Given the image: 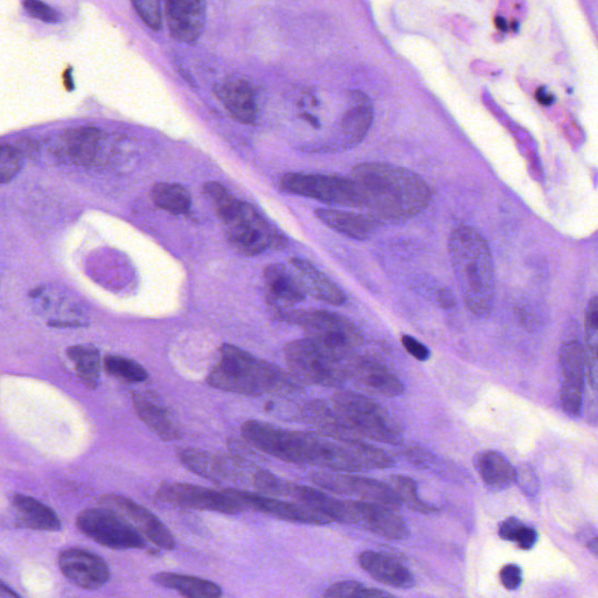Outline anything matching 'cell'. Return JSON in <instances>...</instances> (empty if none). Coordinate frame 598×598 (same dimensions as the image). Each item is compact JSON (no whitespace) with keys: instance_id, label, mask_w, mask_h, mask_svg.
<instances>
[{"instance_id":"cell-1","label":"cell","mask_w":598,"mask_h":598,"mask_svg":"<svg viewBox=\"0 0 598 598\" xmlns=\"http://www.w3.org/2000/svg\"><path fill=\"white\" fill-rule=\"evenodd\" d=\"M352 179L363 190L368 210L381 219L407 220L430 205L431 190L426 180L401 166L359 164L352 171Z\"/></svg>"},{"instance_id":"cell-2","label":"cell","mask_w":598,"mask_h":598,"mask_svg":"<svg viewBox=\"0 0 598 598\" xmlns=\"http://www.w3.org/2000/svg\"><path fill=\"white\" fill-rule=\"evenodd\" d=\"M449 249L465 304L472 314L488 316L495 302V273L488 241L476 228L461 226L451 234Z\"/></svg>"},{"instance_id":"cell-3","label":"cell","mask_w":598,"mask_h":598,"mask_svg":"<svg viewBox=\"0 0 598 598\" xmlns=\"http://www.w3.org/2000/svg\"><path fill=\"white\" fill-rule=\"evenodd\" d=\"M207 384L219 391L247 396L296 392L301 388V382L280 367L231 344L221 346L219 363L208 374Z\"/></svg>"},{"instance_id":"cell-4","label":"cell","mask_w":598,"mask_h":598,"mask_svg":"<svg viewBox=\"0 0 598 598\" xmlns=\"http://www.w3.org/2000/svg\"><path fill=\"white\" fill-rule=\"evenodd\" d=\"M204 193L225 226L227 239L243 255H260L269 247L285 245L284 236L271 227L249 204L236 199L224 185L205 184Z\"/></svg>"},{"instance_id":"cell-5","label":"cell","mask_w":598,"mask_h":598,"mask_svg":"<svg viewBox=\"0 0 598 598\" xmlns=\"http://www.w3.org/2000/svg\"><path fill=\"white\" fill-rule=\"evenodd\" d=\"M241 435L261 453L292 464L314 465L318 434L284 429L267 422L249 420Z\"/></svg>"},{"instance_id":"cell-6","label":"cell","mask_w":598,"mask_h":598,"mask_svg":"<svg viewBox=\"0 0 598 598\" xmlns=\"http://www.w3.org/2000/svg\"><path fill=\"white\" fill-rule=\"evenodd\" d=\"M284 318L307 332L308 338L339 360L352 357L363 342V336L349 319L325 310H296L284 312Z\"/></svg>"},{"instance_id":"cell-7","label":"cell","mask_w":598,"mask_h":598,"mask_svg":"<svg viewBox=\"0 0 598 598\" xmlns=\"http://www.w3.org/2000/svg\"><path fill=\"white\" fill-rule=\"evenodd\" d=\"M332 406L361 437L389 445L403 442L399 424L386 408L368 396L349 391L338 392L333 395Z\"/></svg>"},{"instance_id":"cell-8","label":"cell","mask_w":598,"mask_h":598,"mask_svg":"<svg viewBox=\"0 0 598 598\" xmlns=\"http://www.w3.org/2000/svg\"><path fill=\"white\" fill-rule=\"evenodd\" d=\"M292 377L301 384L339 387L346 381V361L333 357L311 339L294 340L285 347Z\"/></svg>"},{"instance_id":"cell-9","label":"cell","mask_w":598,"mask_h":598,"mask_svg":"<svg viewBox=\"0 0 598 598\" xmlns=\"http://www.w3.org/2000/svg\"><path fill=\"white\" fill-rule=\"evenodd\" d=\"M284 191L322 203L367 208L363 190L353 179L338 176L287 173L281 178Z\"/></svg>"},{"instance_id":"cell-10","label":"cell","mask_w":598,"mask_h":598,"mask_svg":"<svg viewBox=\"0 0 598 598\" xmlns=\"http://www.w3.org/2000/svg\"><path fill=\"white\" fill-rule=\"evenodd\" d=\"M76 527L97 544L116 551L143 549L146 546L137 528L121 513L106 506L82 511L76 518Z\"/></svg>"},{"instance_id":"cell-11","label":"cell","mask_w":598,"mask_h":598,"mask_svg":"<svg viewBox=\"0 0 598 598\" xmlns=\"http://www.w3.org/2000/svg\"><path fill=\"white\" fill-rule=\"evenodd\" d=\"M159 502L183 509L211 511L236 516L247 511L231 489L213 490L189 483H163L156 491Z\"/></svg>"},{"instance_id":"cell-12","label":"cell","mask_w":598,"mask_h":598,"mask_svg":"<svg viewBox=\"0 0 598 598\" xmlns=\"http://www.w3.org/2000/svg\"><path fill=\"white\" fill-rule=\"evenodd\" d=\"M309 481L319 489L340 496H356L365 502L400 509L401 502L389 484L366 477L354 476L349 472H314Z\"/></svg>"},{"instance_id":"cell-13","label":"cell","mask_w":598,"mask_h":598,"mask_svg":"<svg viewBox=\"0 0 598 598\" xmlns=\"http://www.w3.org/2000/svg\"><path fill=\"white\" fill-rule=\"evenodd\" d=\"M340 524L353 525L389 540L408 538L406 521L391 507L365 500H343Z\"/></svg>"},{"instance_id":"cell-14","label":"cell","mask_w":598,"mask_h":598,"mask_svg":"<svg viewBox=\"0 0 598 598\" xmlns=\"http://www.w3.org/2000/svg\"><path fill=\"white\" fill-rule=\"evenodd\" d=\"M560 368L561 407L567 415L579 417L582 413L584 379H586V356H584V346L580 342L572 340L562 346Z\"/></svg>"},{"instance_id":"cell-15","label":"cell","mask_w":598,"mask_h":598,"mask_svg":"<svg viewBox=\"0 0 598 598\" xmlns=\"http://www.w3.org/2000/svg\"><path fill=\"white\" fill-rule=\"evenodd\" d=\"M238 497L247 510H253L266 514V516L276 519L289 521V523L325 526L332 524V521L323 516V514L310 509L307 505L301 503L288 502L277 497L261 495L259 492H250L245 490L231 489Z\"/></svg>"},{"instance_id":"cell-16","label":"cell","mask_w":598,"mask_h":598,"mask_svg":"<svg viewBox=\"0 0 598 598\" xmlns=\"http://www.w3.org/2000/svg\"><path fill=\"white\" fill-rule=\"evenodd\" d=\"M101 504L121 513L143 537L158 548L165 549V551L176 549V539L163 521L134 500L123 496L107 495L101 499Z\"/></svg>"},{"instance_id":"cell-17","label":"cell","mask_w":598,"mask_h":598,"mask_svg":"<svg viewBox=\"0 0 598 598\" xmlns=\"http://www.w3.org/2000/svg\"><path fill=\"white\" fill-rule=\"evenodd\" d=\"M59 567L69 581L82 589L99 590L110 580L107 562L86 549H66L59 556Z\"/></svg>"},{"instance_id":"cell-18","label":"cell","mask_w":598,"mask_h":598,"mask_svg":"<svg viewBox=\"0 0 598 598\" xmlns=\"http://www.w3.org/2000/svg\"><path fill=\"white\" fill-rule=\"evenodd\" d=\"M347 379H352L370 391L396 398L405 393V385L391 368L372 358H354L346 361Z\"/></svg>"},{"instance_id":"cell-19","label":"cell","mask_w":598,"mask_h":598,"mask_svg":"<svg viewBox=\"0 0 598 598\" xmlns=\"http://www.w3.org/2000/svg\"><path fill=\"white\" fill-rule=\"evenodd\" d=\"M166 16L172 37L179 43L194 44L204 31L205 0H166Z\"/></svg>"},{"instance_id":"cell-20","label":"cell","mask_w":598,"mask_h":598,"mask_svg":"<svg viewBox=\"0 0 598 598\" xmlns=\"http://www.w3.org/2000/svg\"><path fill=\"white\" fill-rule=\"evenodd\" d=\"M177 457L187 470L215 484L234 482L238 478L236 477L238 471L232 462L225 457L214 455L210 451L180 448L177 451Z\"/></svg>"},{"instance_id":"cell-21","label":"cell","mask_w":598,"mask_h":598,"mask_svg":"<svg viewBox=\"0 0 598 598\" xmlns=\"http://www.w3.org/2000/svg\"><path fill=\"white\" fill-rule=\"evenodd\" d=\"M358 562L375 581L388 587L410 589L415 586L412 572L392 555L366 551L359 555Z\"/></svg>"},{"instance_id":"cell-22","label":"cell","mask_w":598,"mask_h":598,"mask_svg":"<svg viewBox=\"0 0 598 598\" xmlns=\"http://www.w3.org/2000/svg\"><path fill=\"white\" fill-rule=\"evenodd\" d=\"M303 419L319 430V434L332 440L347 442L363 440L347 423L338 410L324 401H309L302 409Z\"/></svg>"},{"instance_id":"cell-23","label":"cell","mask_w":598,"mask_h":598,"mask_svg":"<svg viewBox=\"0 0 598 598\" xmlns=\"http://www.w3.org/2000/svg\"><path fill=\"white\" fill-rule=\"evenodd\" d=\"M215 93L234 120L242 124H253L256 121V97L247 81L239 78L229 79L224 85L215 87Z\"/></svg>"},{"instance_id":"cell-24","label":"cell","mask_w":598,"mask_h":598,"mask_svg":"<svg viewBox=\"0 0 598 598\" xmlns=\"http://www.w3.org/2000/svg\"><path fill=\"white\" fill-rule=\"evenodd\" d=\"M102 132L94 127L68 131L60 143V156L74 165H89L99 154Z\"/></svg>"},{"instance_id":"cell-25","label":"cell","mask_w":598,"mask_h":598,"mask_svg":"<svg viewBox=\"0 0 598 598\" xmlns=\"http://www.w3.org/2000/svg\"><path fill=\"white\" fill-rule=\"evenodd\" d=\"M316 215L326 226L354 240H366L378 228L370 215L338 210H317Z\"/></svg>"},{"instance_id":"cell-26","label":"cell","mask_w":598,"mask_h":598,"mask_svg":"<svg viewBox=\"0 0 598 598\" xmlns=\"http://www.w3.org/2000/svg\"><path fill=\"white\" fill-rule=\"evenodd\" d=\"M475 468L482 481L492 491L509 489L516 479V468L495 450H486L475 457Z\"/></svg>"},{"instance_id":"cell-27","label":"cell","mask_w":598,"mask_h":598,"mask_svg":"<svg viewBox=\"0 0 598 598\" xmlns=\"http://www.w3.org/2000/svg\"><path fill=\"white\" fill-rule=\"evenodd\" d=\"M292 267L297 271L305 291L319 299V301L332 305H343L346 301L344 292L333 283L328 276L308 261L292 259Z\"/></svg>"},{"instance_id":"cell-28","label":"cell","mask_w":598,"mask_h":598,"mask_svg":"<svg viewBox=\"0 0 598 598\" xmlns=\"http://www.w3.org/2000/svg\"><path fill=\"white\" fill-rule=\"evenodd\" d=\"M132 405L139 419L166 442L177 441L182 437L177 424L173 422L168 410L152 402L141 394L132 395Z\"/></svg>"},{"instance_id":"cell-29","label":"cell","mask_w":598,"mask_h":598,"mask_svg":"<svg viewBox=\"0 0 598 598\" xmlns=\"http://www.w3.org/2000/svg\"><path fill=\"white\" fill-rule=\"evenodd\" d=\"M264 280H266L269 294L276 301L285 304L302 303L305 299V289L298 276L282 266V264H270L264 270Z\"/></svg>"},{"instance_id":"cell-30","label":"cell","mask_w":598,"mask_h":598,"mask_svg":"<svg viewBox=\"0 0 598 598\" xmlns=\"http://www.w3.org/2000/svg\"><path fill=\"white\" fill-rule=\"evenodd\" d=\"M152 581L189 598H218L224 594L217 583L191 575L162 572L152 576Z\"/></svg>"},{"instance_id":"cell-31","label":"cell","mask_w":598,"mask_h":598,"mask_svg":"<svg viewBox=\"0 0 598 598\" xmlns=\"http://www.w3.org/2000/svg\"><path fill=\"white\" fill-rule=\"evenodd\" d=\"M20 518L26 527L38 531H59L61 521L58 514L51 507L44 505L39 500L24 495H16L12 499Z\"/></svg>"},{"instance_id":"cell-32","label":"cell","mask_w":598,"mask_h":598,"mask_svg":"<svg viewBox=\"0 0 598 598\" xmlns=\"http://www.w3.org/2000/svg\"><path fill=\"white\" fill-rule=\"evenodd\" d=\"M352 107L343 118L342 128L347 142L358 144L367 135L373 122V109L363 93H354Z\"/></svg>"},{"instance_id":"cell-33","label":"cell","mask_w":598,"mask_h":598,"mask_svg":"<svg viewBox=\"0 0 598 598\" xmlns=\"http://www.w3.org/2000/svg\"><path fill=\"white\" fill-rule=\"evenodd\" d=\"M67 356L72 360L76 372L83 384L95 389L100 384L101 358L100 352L92 345H76L69 347Z\"/></svg>"},{"instance_id":"cell-34","label":"cell","mask_w":598,"mask_h":598,"mask_svg":"<svg viewBox=\"0 0 598 598\" xmlns=\"http://www.w3.org/2000/svg\"><path fill=\"white\" fill-rule=\"evenodd\" d=\"M152 201L172 214H185L191 208V194L185 186L176 183H158L152 186Z\"/></svg>"},{"instance_id":"cell-35","label":"cell","mask_w":598,"mask_h":598,"mask_svg":"<svg viewBox=\"0 0 598 598\" xmlns=\"http://www.w3.org/2000/svg\"><path fill=\"white\" fill-rule=\"evenodd\" d=\"M586 347H584V356H586V374L589 384L594 391L597 389V332H598V303L597 297L591 299L586 312Z\"/></svg>"},{"instance_id":"cell-36","label":"cell","mask_w":598,"mask_h":598,"mask_svg":"<svg viewBox=\"0 0 598 598\" xmlns=\"http://www.w3.org/2000/svg\"><path fill=\"white\" fill-rule=\"evenodd\" d=\"M389 486L395 492L396 497L399 498L401 504L409 507L410 510L419 513H433L438 512V507L428 502H424L417 491V484L414 479L407 476H392L389 477Z\"/></svg>"},{"instance_id":"cell-37","label":"cell","mask_w":598,"mask_h":598,"mask_svg":"<svg viewBox=\"0 0 598 598\" xmlns=\"http://www.w3.org/2000/svg\"><path fill=\"white\" fill-rule=\"evenodd\" d=\"M499 537L514 542L523 551H531L538 542V532L516 517L507 518L498 527Z\"/></svg>"},{"instance_id":"cell-38","label":"cell","mask_w":598,"mask_h":598,"mask_svg":"<svg viewBox=\"0 0 598 598\" xmlns=\"http://www.w3.org/2000/svg\"><path fill=\"white\" fill-rule=\"evenodd\" d=\"M104 368L113 375L130 384H139L149 379V373L137 361L122 356H108L104 359Z\"/></svg>"},{"instance_id":"cell-39","label":"cell","mask_w":598,"mask_h":598,"mask_svg":"<svg viewBox=\"0 0 598 598\" xmlns=\"http://www.w3.org/2000/svg\"><path fill=\"white\" fill-rule=\"evenodd\" d=\"M324 596L330 598H381L392 597V594L366 587L359 582L342 581L332 584L326 589Z\"/></svg>"},{"instance_id":"cell-40","label":"cell","mask_w":598,"mask_h":598,"mask_svg":"<svg viewBox=\"0 0 598 598\" xmlns=\"http://www.w3.org/2000/svg\"><path fill=\"white\" fill-rule=\"evenodd\" d=\"M253 486L256 492L264 496L289 498L292 483L271 474L267 470H257L253 477Z\"/></svg>"},{"instance_id":"cell-41","label":"cell","mask_w":598,"mask_h":598,"mask_svg":"<svg viewBox=\"0 0 598 598\" xmlns=\"http://www.w3.org/2000/svg\"><path fill=\"white\" fill-rule=\"evenodd\" d=\"M23 165V156L16 148L0 146V184L12 182L22 171Z\"/></svg>"},{"instance_id":"cell-42","label":"cell","mask_w":598,"mask_h":598,"mask_svg":"<svg viewBox=\"0 0 598 598\" xmlns=\"http://www.w3.org/2000/svg\"><path fill=\"white\" fill-rule=\"evenodd\" d=\"M138 16L150 29L159 31L163 26L161 0H131Z\"/></svg>"},{"instance_id":"cell-43","label":"cell","mask_w":598,"mask_h":598,"mask_svg":"<svg viewBox=\"0 0 598 598\" xmlns=\"http://www.w3.org/2000/svg\"><path fill=\"white\" fill-rule=\"evenodd\" d=\"M514 483L519 485L527 496L535 497L539 493L540 483L537 472L530 464H521L516 468V479Z\"/></svg>"},{"instance_id":"cell-44","label":"cell","mask_w":598,"mask_h":598,"mask_svg":"<svg viewBox=\"0 0 598 598\" xmlns=\"http://www.w3.org/2000/svg\"><path fill=\"white\" fill-rule=\"evenodd\" d=\"M23 5L31 17L39 19L41 22L57 24L61 20L59 13L41 0H23Z\"/></svg>"},{"instance_id":"cell-45","label":"cell","mask_w":598,"mask_h":598,"mask_svg":"<svg viewBox=\"0 0 598 598\" xmlns=\"http://www.w3.org/2000/svg\"><path fill=\"white\" fill-rule=\"evenodd\" d=\"M499 579L505 589L516 591L523 584V570L516 563H509L500 570Z\"/></svg>"},{"instance_id":"cell-46","label":"cell","mask_w":598,"mask_h":598,"mask_svg":"<svg viewBox=\"0 0 598 598\" xmlns=\"http://www.w3.org/2000/svg\"><path fill=\"white\" fill-rule=\"evenodd\" d=\"M401 342L410 356L414 357L416 360L427 361L430 358V350L428 347L414 337L403 336Z\"/></svg>"},{"instance_id":"cell-47","label":"cell","mask_w":598,"mask_h":598,"mask_svg":"<svg viewBox=\"0 0 598 598\" xmlns=\"http://www.w3.org/2000/svg\"><path fill=\"white\" fill-rule=\"evenodd\" d=\"M535 99H537L542 106L546 107L552 106L555 101L553 94L548 93L547 89L542 87L537 90V93H535Z\"/></svg>"},{"instance_id":"cell-48","label":"cell","mask_w":598,"mask_h":598,"mask_svg":"<svg viewBox=\"0 0 598 598\" xmlns=\"http://www.w3.org/2000/svg\"><path fill=\"white\" fill-rule=\"evenodd\" d=\"M440 301H441V304L443 305V307L447 308V309L453 307V305H454L453 296H451L450 292H448V291L441 292Z\"/></svg>"},{"instance_id":"cell-49","label":"cell","mask_w":598,"mask_h":598,"mask_svg":"<svg viewBox=\"0 0 598 598\" xmlns=\"http://www.w3.org/2000/svg\"><path fill=\"white\" fill-rule=\"evenodd\" d=\"M0 596L2 597H19L16 591H13L10 587L0 580Z\"/></svg>"},{"instance_id":"cell-50","label":"cell","mask_w":598,"mask_h":598,"mask_svg":"<svg viewBox=\"0 0 598 598\" xmlns=\"http://www.w3.org/2000/svg\"><path fill=\"white\" fill-rule=\"evenodd\" d=\"M495 23H496V25H497V27H498L499 30H502V31H506L507 30V25H506V22H505L504 18L498 17L496 19Z\"/></svg>"}]
</instances>
